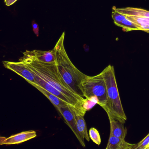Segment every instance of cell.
Returning <instances> with one entry per match:
<instances>
[{
  "mask_svg": "<svg viewBox=\"0 0 149 149\" xmlns=\"http://www.w3.org/2000/svg\"><path fill=\"white\" fill-rule=\"evenodd\" d=\"M19 61L25 62L34 73L41 77L46 81L58 90L69 100L71 106L80 114L84 116L88 110V100L84 99L72 92L62 77L55 63L39 61L23 56Z\"/></svg>",
  "mask_w": 149,
  "mask_h": 149,
  "instance_id": "1",
  "label": "cell"
},
{
  "mask_svg": "<svg viewBox=\"0 0 149 149\" xmlns=\"http://www.w3.org/2000/svg\"><path fill=\"white\" fill-rule=\"evenodd\" d=\"M64 36L65 33H63L55 45L56 63L62 77L70 89L82 98L87 99L83 91L81 83L87 75L76 68L69 58L64 47Z\"/></svg>",
  "mask_w": 149,
  "mask_h": 149,
  "instance_id": "2",
  "label": "cell"
},
{
  "mask_svg": "<svg viewBox=\"0 0 149 149\" xmlns=\"http://www.w3.org/2000/svg\"><path fill=\"white\" fill-rule=\"evenodd\" d=\"M108 95V116L125 123L127 117L121 102L114 67L109 65L102 71Z\"/></svg>",
  "mask_w": 149,
  "mask_h": 149,
  "instance_id": "3",
  "label": "cell"
},
{
  "mask_svg": "<svg viewBox=\"0 0 149 149\" xmlns=\"http://www.w3.org/2000/svg\"><path fill=\"white\" fill-rule=\"evenodd\" d=\"M86 99L95 102L106 111H108V95L102 72L93 76L87 75L81 83Z\"/></svg>",
  "mask_w": 149,
  "mask_h": 149,
  "instance_id": "4",
  "label": "cell"
},
{
  "mask_svg": "<svg viewBox=\"0 0 149 149\" xmlns=\"http://www.w3.org/2000/svg\"><path fill=\"white\" fill-rule=\"evenodd\" d=\"M3 63L5 68L20 76L29 83L37 84L33 71L24 62L22 61H19V62L4 61Z\"/></svg>",
  "mask_w": 149,
  "mask_h": 149,
  "instance_id": "5",
  "label": "cell"
},
{
  "mask_svg": "<svg viewBox=\"0 0 149 149\" xmlns=\"http://www.w3.org/2000/svg\"><path fill=\"white\" fill-rule=\"evenodd\" d=\"M74 109L71 105L65 104L57 108L61 115L63 117L64 120L69 127L72 130L75 136L78 139L80 144L83 147H85L84 140L82 139L77 130L76 126L75 118L74 112Z\"/></svg>",
  "mask_w": 149,
  "mask_h": 149,
  "instance_id": "6",
  "label": "cell"
},
{
  "mask_svg": "<svg viewBox=\"0 0 149 149\" xmlns=\"http://www.w3.org/2000/svg\"><path fill=\"white\" fill-rule=\"evenodd\" d=\"M25 56H28L39 61L47 63H55L56 59V48L55 46L53 49L49 51L35 50H26L23 53Z\"/></svg>",
  "mask_w": 149,
  "mask_h": 149,
  "instance_id": "7",
  "label": "cell"
},
{
  "mask_svg": "<svg viewBox=\"0 0 149 149\" xmlns=\"http://www.w3.org/2000/svg\"><path fill=\"white\" fill-rule=\"evenodd\" d=\"M36 132L33 130L22 132L9 137L1 136L0 137V145L17 144L28 141L36 136Z\"/></svg>",
  "mask_w": 149,
  "mask_h": 149,
  "instance_id": "8",
  "label": "cell"
},
{
  "mask_svg": "<svg viewBox=\"0 0 149 149\" xmlns=\"http://www.w3.org/2000/svg\"><path fill=\"white\" fill-rule=\"evenodd\" d=\"M109 117L110 125V135L125 139L127 135V129L125 127L124 123L111 116Z\"/></svg>",
  "mask_w": 149,
  "mask_h": 149,
  "instance_id": "9",
  "label": "cell"
},
{
  "mask_svg": "<svg viewBox=\"0 0 149 149\" xmlns=\"http://www.w3.org/2000/svg\"><path fill=\"white\" fill-rule=\"evenodd\" d=\"M34 73L36 81V83H37V84H36L37 85H39L42 88L45 89V90L49 92L52 93L54 95L56 96V97H59L64 102H66V103L71 106V103H70L69 100L64 95L62 94L60 91H59L58 90L56 89V88L52 86L51 84L48 83L46 81L41 77L40 76V75L36 74V73H34Z\"/></svg>",
  "mask_w": 149,
  "mask_h": 149,
  "instance_id": "10",
  "label": "cell"
},
{
  "mask_svg": "<svg viewBox=\"0 0 149 149\" xmlns=\"http://www.w3.org/2000/svg\"><path fill=\"white\" fill-rule=\"evenodd\" d=\"M135 145L126 142L125 139L110 135L106 149H133Z\"/></svg>",
  "mask_w": 149,
  "mask_h": 149,
  "instance_id": "11",
  "label": "cell"
},
{
  "mask_svg": "<svg viewBox=\"0 0 149 149\" xmlns=\"http://www.w3.org/2000/svg\"><path fill=\"white\" fill-rule=\"evenodd\" d=\"M76 111L75 109H74L76 126L78 132L83 139L84 140L85 139L88 142H89L90 138L88 133L87 125L84 118V116L80 114Z\"/></svg>",
  "mask_w": 149,
  "mask_h": 149,
  "instance_id": "12",
  "label": "cell"
},
{
  "mask_svg": "<svg viewBox=\"0 0 149 149\" xmlns=\"http://www.w3.org/2000/svg\"><path fill=\"white\" fill-rule=\"evenodd\" d=\"M116 11L121 13L128 16L134 17H149V11L141 8L127 7L125 8H116Z\"/></svg>",
  "mask_w": 149,
  "mask_h": 149,
  "instance_id": "13",
  "label": "cell"
},
{
  "mask_svg": "<svg viewBox=\"0 0 149 149\" xmlns=\"http://www.w3.org/2000/svg\"><path fill=\"white\" fill-rule=\"evenodd\" d=\"M30 84H31L32 86H33L35 88H36L39 91H40L43 95H44L53 104V105L56 107V109H57L58 107L62 106V105H65V104L70 105L66 103V102L63 101L62 100L60 99V98L57 97L56 96L54 95L52 93L49 92L48 91L46 90L43 88H42L39 85H37V84L34 83H30Z\"/></svg>",
  "mask_w": 149,
  "mask_h": 149,
  "instance_id": "14",
  "label": "cell"
},
{
  "mask_svg": "<svg viewBox=\"0 0 149 149\" xmlns=\"http://www.w3.org/2000/svg\"><path fill=\"white\" fill-rule=\"evenodd\" d=\"M118 26L122 27L124 31L126 32H129L132 30H139L136 25L129 20L126 16L120 22Z\"/></svg>",
  "mask_w": 149,
  "mask_h": 149,
  "instance_id": "15",
  "label": "cell"
},
{
  "mask_svg": "<svg viewBox=\"0 0 149 149\" xmlns=\"http://www.w3.org/2000/svg\"><path fill=\"white\" fill-rule=\"evenodd\" d=\"M90 138L94 143L98 145H100L101 143V139L99 132L95 128H91L89 131Z\"/></svg>",
  "mask_w": 149,
  "mask_h": 149,
  "instance_id": "16",
  "label": "cell"
},
{
  "mask_svg": "<svg viewBox=\"0 0 149 149\" xmlns=\"http://www.w3.org/2000/svg\"><path fill=\"white\" fill-rule=\"evenodd\" d=\"M149 144V132L142 140L136 144L133 149H146Z\"/></svg>",
  "mask_w": 149,
  "mask_h": 149,
  "instance_id": "17",
  "label": "cell"
},
{
  "mask_svg": "<svg viewBox=\"0 0 149 149\" xmlns=\"http://www.w3.org/2000/svg\"><path fill=\"white\" fill-rule=\"evenodd\" d=\"M32 26H33V31L35 34L36 35V36L38 37L39 36V25L36 23L35 21H33L32 22Z\"/></svg>",
  "mask_w": 149,
  "mask_h": 149,
  "instance_id": "18",
  "label": "cell"
},
{
  "mask_svg": "<svg viewBox=\"0 0 149 149\" xmlns=\"http://www.w3.org/2000/svg\"><path fill=\"white\" fill-rule=\"evenodd\" d=\"M17 0H5V3L7 6H12L14 4Z\"/></svg>",
  "mask_w": 149,
  "mask_h": 149,
  "instance_id": "19",
  "label": "cell"
},
{
  "mask_svg": "<svg viewBox=\"0 0 149 149\" xmlns=\"http://www.w3.org/2000/svg\"><path fill=\"white\" fill-rule=\"evenodd\" d=\"M146 149H149V144H148V146L146 147Z\"/></svg>",
  "mask_w": 149,
  "mask_h": 149,
  "instance_id": "20",
  "label": "cell"
}]
</instances>
